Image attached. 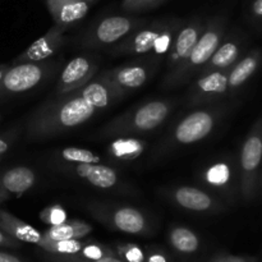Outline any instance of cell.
I'll return each mask as SVG.
<instances>
[{
  "mask_svg": "<svg viewBox=\"0 0 262 262\" xmlns=\"http://www.w3.org/2000/svg\"><path fill=\"white\" fill-rule=\"evenodd\" d=\"M143 150H145V142L130 137L118 138L107 147V152L110 156L117 160L125 161V163L136 160L138 156L142 155Z\"/></svg>",
  "mask_w": 262,
  "mask_h": 262,
  "instance_id": "24",
  "label": "cell"
},
{
  "mask_svg": "<svg viewBox=\"0 0 262 262\" xmlns=\"http://www.w3.org/2000/svg\"><path fill=\"white\" fill-rule=\"evenodd\" d=\"M0 229L18 242L31 243L40 248L46 242L42 233L5 210H0Z\"/></svg>",
  "mask_w": 262,
  "mask_h": 262,
  "instance_id": "13",
  "label": "cell"
},
{
  "mask_svg": "<svg viewBox=\"0 0 262 262\" xmlns=\"http://www.w3.org/2000/svg\"><path fill=\"white\" fill-rule=\"evenodd\" d=\"M228 73L229 71H219L201 74L191 92V102L199 104L205 100H211L227 92Z\"/></svg>",
  "mask_w": 262,
  "mask_h": 262,
  "instance_id": "15",
  "label": "cell"
},
{
  "mask_svg": "<svg viewBox=\"0 0 262 262\" xmlns=\"http://www.w3.org/2000/svg\"><path fill=\"white\" fill-rule=\"evenodd\" d=\"M40 220L42 223H45V224H48L49 228H50L63 224L68 219H67L66 210L59 204H54L51 206H48L46 209H43L40 212Z\"/></svg>",
  "mask_w": 262,
  "mask_h": 262,
  "instance_id": "30",
  "label": "cell"
},
{
  "mask_svg": "<svg viewBox=\"0 0 262 262\" xmlns=\"http://www.w3.org/2000/svg\"><path fill=\"white\" fill-rule=\"evenodd\" d=\"M204 23L197 19L191 20L187 25L182 26L181 30L177 33L176 38H174V42L171 45L170 50L168 53L166 66H168L169 72L177 68L189 55L192 49L194 48V45L199 41L200 36L204 32Z\"/></svg>",
  "mask_w": 262,
  "mask_h": 262,
  "instance_id": "12",
  "label": "cell"
},
{
  "mask_svg": "<svg viewBox=\"0 0 262 262\" xmlns=\"http://www.w3.org/2000/svg\"><path fill=\"white\" fill-rule=\"evenodd\" d=\"M258 193L262 194V165H261V174H260V182H258Z\"/></svg>",
  "mask_w": 262,
  "mask_h": 262,
  "instance_id": "42",
  "label": "cell"
},
{
  "mask_svg": "<svg viewBox=\"0 0 262 262\" xmlns=\"http://www.w3.org/2000/svg\"><path fill=\"white\" fill-rule=\"evenodd\" d=\"M96 109L78 91L61 95L35 113L28 122V135L32 137H51L86 123Z\"/></svg>",
  "mask_w": 262,
  "mask_h": 262,
  "instance_id": "1",
  "label": "cell"
},
{
  "mask_svg": "<svg viewBox=\"0 0 262 262\" xmlns=\"http://www.w3.org/2000/svg\"><path fill=\"white\" fill-rule=\"evenodd\" d=\"M92 232V227L82 220H67L56 227H50L42 233L50 241H79Z\"/></svg>",
  "mask_w": 262,
  "mask_h": 262,
  "instance_id": "22",
  "label": "cell"
},
{
  "mask_svg": "<svg viewBox=\"0 0 262 262\" xmlns=\"http://www.w3.org/2000/svg\"><path fill=\"white\" fill-rule=\"evenodd\" d=\"M169 242L171 247L184 255L197 252L200 248V239L193 230L184 227H176L169 233Z\"/></svg>",
  "mask_w": 262,
  "mask_h": 262,
  "instance_id": "25",
  "label": "cell"
},
{
  "mask_svg": "<svg viewBox=\"0 0 262 262\" xmlns=\"http://www.w3.org/2000/svg\"><path fill=\"white\" fill-rule=\"evenodd\" d=\"M91 210L97 219L122 233L137 235L145 234L148 230V223L145 215L135 207L92 206Z\"/></svg>",
  "mask_w": 262,
  "mask_h": 262,
  "instance_id": "6",
  "label": "cell"
},
{
  "mask_svg": "<svg viewBox=\"0 0 262 262\" xmlns=\"http://www.w3.org/2000/svg\"><path fill=\"white\" fill-rule=\"evenodd\" d=\"M238 55H239V43L234 40L225 41L224 43H220L216 51L212 54L211 59L207 61L200 73L207 74L212 72L227 71L230 66L235 63Z\"/></svg>",
  "mask_w": 262,
  "mask_h": 262,
  "instance_id": "21",
  "label": "cell"
},
{
  "mask_svg": "<svg viewBox=\"0 0 262 262\" xmlns=\"http://www.w3.org/2000/svg\"><path fill=\"white\" fill-rule=\"evenodd\" d=\"M170 101H165V100L148 101L136 107L132 112H128L113 119L102 129V133L106 136L125 137L128 135L150 132L165 122L168 115L170 114Z\"/></svg>",
  "mask_w": 262,
  "mask_h": 262,
  "instance_id": "3",
  "label": "cell"
},
{
  "mask_svg": "<svg viewBox=\"0 0 262 262\" xmlns=\"http://www.w3.org/2000/svg\"><path fill=\"white\" fill-rule=\"evenodd\" d=\"M205 181L212 187H217V188H223L227 184H229L230 178H232V173H230V166L224 161H219V163L214 164L210 166L205 173Z\"/></svg>",
  "mask_w": 262,
  "mask_h": 262,
  "instance_id": "27",
  "label": "cell"
},
{
  "mask_svg": "<svg viewBox=\"0 0 262 262\" xmlns=\"http://www.w3.org/2000/svg\"><path fill=\"white\" fill-rule=\"evenodd\" d=\"M0 118H2V117H0Z\"/></svg>",
  "mask_w": 262,
  "mask_h": 262,
  "instance_id": "44",
  "label": "cell"
},
{
  "mask_svg": "<svg viewBox=\"0 0 262 262\" xmlns=\"http://www.w3.org/2000/svg\"><path fill=\"white\" fill-rule=\"evenodd\" d=\"M8 199H9V194L4 191V188H3L2 184H0V204H3L4 201H7Z\"/></svg>",
  "mask_w": 262,
  "mask_h": 262,
  "instance_id": "40",
  "label": "cell"
},
{
  "mask_svg": "<svg viewBox=\"0 0 262 262\" xmlns=\"http://www.w3.org/2000/svg\"><path fill=\"white\" fill-rule=\"evenodd\" d=\"M210 262H228L227 255H225V253H222V255L215 256V257L212 258V260L210 261Z\"/></svg>",
  "mask_w": 262,
  "mask_h": 262,
  "instance_id": "41",
  "label": "cell"
},
{
  "mask_svg": "<svg viewBox=\"0 0 262 262\" xmlns=\"http://www.w3.org/2000/svg\"><path fill=\"white\" fill-rule=\"evenodd\" d=\"M84 247V243L81 241H50L46 238V242L43 243L42 248L49 255L56 256H73L78 255Z\"/></svg>",
  "mask_w": 262,
  "mask_h": 262,
  "instance_id": "26",
  "label": "cell"
},
{
  "mask_svg": "<svg viewBox=\"0 0 262 262\" xmlns=\"http://www.w3.org/2000/svg\"><path fill=\"white\" fill-rule=\"evenodd\" d=\"M107 81L122 94L142 87L147 82L148 71L143 66H125L105 73Z\"/></svg>",
  "mask_w": 262,
  "mask_h": 262,
  "instance_id": "17",
  "label": "cell"
},
{
  "mask_svg": "<svg viewBox=\"0 0 262 262\" xmlns=\"http://www.w3.org/2000/svg\"><path fill=\"white\" fill-rule=\"evenodd\" d=\"M60 156L67 163L76 164V165H79V164H96L100 160L92 151L79 147L63 148L60 151Z\"/></svg>",
  "mask_w": 262,
  "mask_h": 262,
  "instance_id": "28",
  "label": "cell"
},
{
  "mask_svg": "<svg viewBox=\"0 0 262 262\" xmlns=\"http://www.w3.org/2000/svg\"><path fill=\"white\" fill-rule=\"evenodd\" d=\"M143 20L124 15H110L96 25L86 42L92 46L112 45L127 37L128 35L140 28Z\"/></svg>",
  "mask_w": 262,
  "mask_h": 262,
  "instance_id": "7",
  "label": "cell"
},
{
  "mask_svg": "<svg viewBox=\"0 0 262 262\" xmlns=\"http://www.w3.org/2000/svg\"><path fill=\"white\" fill-rule=\"evenodd\" d=\"M215 122V114L210 110H197L191 113L177 125L174 130V140L179 145L199 142L211 133Z\"/></svg>",
  "mask_w": 262,
  "mask_h": 262,
  "instance_id": "8",
  "label": "cell"
},
{
  "mask_svg": "<svg viewBox=\"0 0 262 262\" xmlns=\"http://www.w3.org/2000/svg\"><path fill=\"white\" fill-rule=\"evenodd\" d=\"M224 32L225 20L223 18L217 17L209 20L207 25H205L204 32L200 36L199 41L192 49L189 55L177 68L168 72L164 79V87L170 89V87L186 83L192 78V76L201 72V69L206 66L207 61L211 59L212 54L222 43Z\"/></svg>",
  "mask_w": 262,
  "mask_h": 262,
  "instance_id": "2",
  "label": "cell"
},
{
  "mask_svg": "<svg viewBox=\"0 0 262 262\" xmlns=\"http://www.w3.org/2000/svg\"><path fill=\"white\" fill-rule=\"evenodd\" d=\"M79 257L86 258V260H100L105 257H113L117 256L109 247L102 245H96V243H84V247L82 248L81 252L78 253Z\"/></svg>",
  "mask_w": 262,
  "mask_h": 262,
  "instance_id": "31",
  "label": "cell"
},
{
  "mask_svg": "<svg viewBox=\"0 0 262 262\" xmlns=\"http://www.w3.org/2000/svg\"><path fill=\"white\" fill-rule=\"evenodd\" d=\"M91 0L77 2H50L46 3L50 14L53 15L55 26L66 30L69 26L83 19L92 5Z\"/></svg>",
  "mask_w": 262,
  "mask_h": 262,
  "instance_id": "14",
  "label": "cell"
},
{
  "mask_svg": "<svg viewBox=\"0 0 262 262\" xmlns=\"http://www.w3.org/2000/svg\"><path fill=\"white\" fill-rule=\"evenodd\" d=\"M10 143H12V141L10 140H8V138H4V137H0V155H3V154H5L8 150H9Z\"/></svg>",
  "mask_w": 262,
  "mask_h": 262,
  "instance_id": "39",
  "label": "cell"
},
{
  "mask_svg": "<svg viewBox=\"0 0 262 262\" xmlns=\"http://www.w3.org/2000/svg\"><path fill=\"white\" fill-rule=\"evenodd\" d=\"M146 262H170L168 256L160 250H151L146 255Z\"/></svg>",
  "mask_w": 262,
  "mask_h": 262,
  "instance_id": "34",
  "label": "cell"
},
{
  "mask_svg": "<svg viewBox=\"0 0 262 262\" xmlns=\"http://www.w3.org/2000/svg\"><path fill=\"white\" fill-rule=\"evenodd\" d=\"M115 255L123 262H146V253L136 243L118 245Z\"/></svg>",
  "mask_w": 262,
  "mask_h": 262,
  "instance_id": "29",
  "label": "cell"
},
{
  "mask_svg": "<svg viewBox=\"0 0 262 262\" xmlns=\"http://www.w3.org/2000/svg\"><path fill=\"white\" fill-rule=\"evenodd\" d=\"M64 31L58 26H53L43 36L31 43L15 60L13 66L22 63H41L56 53L64 43Z\"/></svg>",
  "mask_w": 262,
  "mask_h": 262,
  "instance_id": "11",
  "label": "cell"
},
{
  "mask_svg": "<svg viewBox=\"0 0 262 262\" xmlns=\"http://www.w3.org/2000/svg\"><path fill=\"white\" fill-rule=\"evenodd\" d=\"M169 20L165 22H154L146 27L137 28L130 35L124 38L117 48V53L129 54V55H141V54L152 53L159 37L168 26Z\"/></svg>",
  "mask_w": 262,
  "mask_h": 262,
  "instance_id": "10",
  "label": "cell"
},
{
  "mask_svg": "<svg viewBox=\"0 0 262 262\" xmlns=\"http://www.w3.org/2000/svg\"><path fill=\"white\" fill-rule=\"evenodd\" d=\"M51 66L48 63H22L8 68L0 81V97L17 95L35 89L45 79Z\"/></svg>",
  "mask_w": 262,
  "mask_h": 262,
  "instance_id": "5",
  "label": "cell"
},
{
  "mask_svg": "<svg viewBox=\"0 0 262 262\" xmlns=\"http://www.w3.org/2000/svg\"><path fill=\"white\" fill-rule=\"evenodd\" d=\"M165 0H123L122 9L129 13H142L159 7Z\"/></svg>",
  "mask_w": 262,
  "mask_h": 262,
  "instance_id": "32",
  "label": "cell"
},
{
  "mask_svg": "<svg viewBox=\"0 0 262 262\" xmlns=\"http://www.w3.org/2000/svg\"><path fill=\"white\" fill-rule=\"evenodd\" d=\"M96 63L86 56L73 58L61 71L58 82V94L67 95L89 83L96 73Z\"/></svg>",
  "mask_w": 262,
  "mask_h": 262,
  "instance_id": "9",
  "label": "cell"
},
{
  "mask_svg": "<svg viewBox=\"0 0 262 262\" xmlns=\"http://www.w3.org/2000/svg\"><path fill=\"white\" fill-rule=\"evenodd\" d=\"M74 173L99 188H112L118 183L117 171L102 164H79L74 166Z\"/></svg>",
  "mask_w": 262,
  "mask_h": 262,
  "instance_id": "19",
  "label": "cell"
},
{
  "mask_svg": "<svg viewBox=\"0 0 262 262\" xmlns=\"http://www.w3.org/2000/svg\"><path fill=\"white\" fill-rule=\"evenodd\" d=\"M173 199L183 209L205 212L215 207V200L205 191L194 187H179L173 192Z\"/></svg>",
  "mask_w": 262,
  "mask_h": 262,
  "instance_id": "18",
  "label": "cell"
},
{
  "mask_svg": "<svg viewBox=\"0 0 262 262\" xmlns=\"http://www.w3.org/2000/svg\"><path fill=\"white\" fill-rule=\"evenodd\" d=\"M0 247L4 248H19L20 242L13 239L12 237H9L8 234H5L2 229H0Z\"/></svg>",
  "mask_w": 262,
  "mask_h": 262,
  "instance_id": "35",
  "label": "cell"
},
{
  "mask_svg": "<svg viewBox=\"0 0 262 262\" xmlns=\"http://www.w3.org/2000/svg\"><path fill=\"white\" fill-rule=\"evenodd\" d=\"M251 15L256 20H262V0H253L251 4Z\"/></svg>",
  "mask_w": 262,
  "mask_h": 262,
  "instance_id": "36",
  "label": "cell"
},
{
  "mask_svg": "<svg viewBox=\"0 0 262 262\" xmlns=\"http://www.w3.org/2000/svg\"><path fill=\"white\" fill-rule=\"evenodd\" d=\"M262 165V119L258 120L243 142L241 150V192L247 202L258 193Z\"/></svg>",
  "mask_w": 262,
  "mask_h": 262,
  "instance_id": "4",
  "label": "cell"
},
{
  "mask_svg": "<svg viewBox=\"0 0 262 262\" xmlns=\"http://www.w3.org/2000/svg\"><path fill=\"white\" fill-rule=\"evenodd\" d=\"M48 262H123L120 258H118L117 256H113V257H105L100 258V260H86V258L79 257L78 255L73 256H56V255H49L46 257Z\"/></svg>",
  "mask_w": 262,
  "mask_h": 262,
  "instance_id": "33",
  "label": "cell"
},
{
  "mask_svg": "<svg viewBox=\"0 0 262 262\" xmlns=\"http://www.w3.org/2000/svg\"><path fill=\"white\" fill-rule=\"evenodd\" d=\"M36 176L27 166H15L5 171L0 178V184L8 194L20 196L35 184Z\"/></svg>",
  "mask_w": 262,
  "mask_h": 262,
  "instance_id": "20",
  "label": "cell"
},
{
  "mask_svg": "<svg viewBox=\"0 0 262 262\" xmlns=\"http://www.w3.org/2000/svg\"><path fill=\"white\" fill-rule=\"evenodd\" d=\"M261 59V51L255 50L248 54L246 58H243L239 63L235 64L228 73V87L234 90L246 83L252 77V74L257 71Z\"/></svg>",
  "mask_w": 262,
  "mask_h": 262,
  "instance_id": "23",
  "label": "cell"
},
{
  "mask_svg": "<svg viewBox=\"0 0 262 262\" xmlns=\"http://www.w3.org/2000/svg\"><path fill=\"white\" fill-rule=\"evenodd\" d=\"M0 262H28V261L23 260V258L18 257V256L13 255V253L0 251Z\"/></svg>",
  "mask_w": 262,
  "mask_h": 262,
  "instance_id": "37",
  "label": "cell"
},
{
  "mask_svg": "<svg viewBox=\"0 0 262 262\" xmlns=\"http://www.w3.org/2000/svg\"><path fill=\"white\" fill-rule=\"evenodd\" d=\"M77 91L81 94V96L89 102L95 109H104L109 106L114 100H118L122 96V92L115 89L107 78L104 76L96 81H90Z\"/></svg>",
  "mask_w": 262,
  "mask_h": 262,
  "instance_id": "16",
  "label": "cell"
},
{
  "mask_svg": "<svg viewBox=\"0 0 262 262\" xmlns=\"http://www.w3.org/2000/svg\"><path fill=\"white\" fill-rule=\"evenodd\" d=\"M228 262H257L252 257H243V256H234V255H227Z\"/></svg>",
  "mask_w": 262,
  "mask_h": 262,
  "instance_id": "38",
  "label": "cell"
},
{
  "mask_svg": "<svg viewBox=\"0 0 262 262\" xmlns=\"http://www.w3.org/2000/svg\"><path fill=\"white\" fill-rule=\"evenodd\" d=\"M50 2H77V0H46V3ZM91 2H95V0H91Z\"/></svg>",
  "mask_w": 262,
  "mask_h": 262,
  "instance_id": "43",
  "label": "cell"
}]
</instances>
